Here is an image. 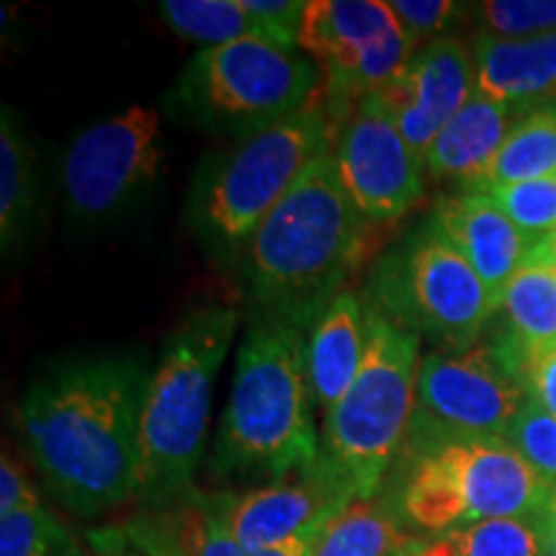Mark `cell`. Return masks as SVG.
Wrapping results in <instances>:
<instances>
[{"instance_id": "5b68a950", "label": "cell", "mask_w": 556, "mask_h": 556, "mask_svg": "<svg viewBox=\"0 0 556 556\" xmlns=\"http://www.w3.org/2000/svg\"><path fill=\"white\" fill-rule=\"evenodd\" d=\"M420 338L366 307V356L348 392L325 413L315 469L351 500L377 497L407 446L420 371Z\"/></svg>"}, {"instance_id": "8992f818", "label": "cell", "mask_w": 556, "mask_h": 556, "mask_svg": "<svg viewBox=\"0 0 556 556\" xmlns=\"http://www.w3.org/2000/svg\"><path fill=\"white\" fill-rule=\"evenodd\" d=\"M400 510L438 533L495 518H536L552 486L505 438H438L413 446Z\"/></svg>"}, {"instance_id": "e575fe53", "label": "cell", "mask_w": 556, "mask_h": 556, "mask_svg": "<svg viewBox=\"0 0 556 556\" xmlns=\"http://www.w3.org/2000/svg\"><path fill=\"white\" fill-rule=\"evenodd\" d=\"M34 505L41 503L31 479L24 475V469L16 462H11L9 454H3V462H0V516L26 510Z\"/></svg>"}, {"instance_id": "1f68e13d", "label": "cell", "mask_w": 556, "mask_h": 556, "mask_svg": "<svg viewBox=\"0 0 556 556\" xmlns=\"http://www.w3.org/2000/svg\"><path fill=\"white\" fill-rule=\"evenodd\" d=\"M503 438L536 471L541 482L556 486V415L528 397Z\"/></svg>"}, {"instance_id": "8d00e7d4", "label": "cell", "mask_w": 556, "mask_h": 556, "mask_svg": "<svg viewBox=\"0 0 556 556\" xmlns=\"http://www.w3.org/2000/svg\"><path fill=\"white\" fill-rule=\"evenodd\" d=\"M392 556H415V541H409L407 546H402L400 552H394Z\"/></svg>"}, {"instance_id": "f546056e", "label": "cell", "mask_w": 556, "mask_h": 556, "mask_svg": "<svg viewBox=\"0 0 556 556\" xmlns=\"http://www.w3.org/2000/svg\"><path fill=\"white\" fill-rule=\"evenodd\" d=\"M475 193H486L533 242L556 235V176Z\"/></svg>"}, {"instance_id": "52a82bcc", "label": "cell", "mask_w": 556, "mask_h": 556, "mask_svg": "<svg viewBox=\"0 0 556 556\" xmlns=\"http://www.w3.org/2000/svg\"><path fill=\"white\" fill-rule=\"evenodd\" d=\"M336 137V114L317 96L289 119L238 139L199 178L193 204L201 232L217 248H245L312 160L328 155Z\"/></svg>"}, {"instance_id": "4316f807", "label": "cell", "mask_w": 556, "mask_h": 556, "mask_svg": "<svg viewBox=\"0 0 556 556\" xmlns=\"http://www.w3.org/2000/svg\"><path fill=\"white\" fill-rule=\"evenodd\" d=\"M157 11L178 37L206 47L232 45L250 37L274 41L242 0H163Z\"/></svg>"}, {"instance_id": "f1b7e54d", "label": "cell", "mask_w": 556, "mask_h": 556, "mask_svg": "<svg viewBox=\"0 0 556 556\" xmlns=\"http://www.w3.org/2000/svg\"><path fill=\"white\" fill-rule=\"evenodd\" d=\"M86 548L88 556H189L163 513L93 528L86 533Z\"/></svg>"}, {"instance_id": "4fadbf2b", "label": "cell", "mask_w": 556, "mask_h": 556, "mask_svg": "<svg viewBox=\"0 0 556 556\" xmlns=\"http://www.w3.org/2000/svg\"><path fill=\"white\" fill-rule=\"evenodd\" d=\"M475 90V54L458 37H441L417 50L397 78L374 96L409 148L426 157L441 129L464 109Z\"/></svg>"}, {"instance_id": "484cf974", "label": "cell", "mask_w": 556, "mask_h": 556, "mask_svg": "<svg viewBox=\"0 0 556 556\" xmlns=\"http://www.w3.org/2000/svg\"><path fill=\"white\" fill-rule=\"evenodd\" d=\"M415 556H544V548L533 518H495L415 541Z\"/></svg>"}, {"instance_id": "d6a6232c", "label": "cell", "mask_w": 556, "mask_h": 556, "mask_svg": "<svg viewBox=\"0 0 556 556\" xmlns=\"http://www.w3.org/2000/svg\"><path fill=\"white\" fill-rule=\"evenodd\" d=\"M507 340H510L528 397L539 402L546 413L556 415V343L526 345L513 336H507Z\"/></svg>"}, {"instance_id": "7402d4cb", "label": "cell", "mask_w": 556, "mask_h": 556, "mask_svg": "<svg viewBox=\"0 0 556 556\" xmlns=\"http://www.w3.org/2000/svg\"><path fill=\"white\" fill-rule=\"evenodd\" d=\"M163 516L189 556H312L319 533L325 531L323 528L274 548H248L229 533L222 520L217 495H201L197 490L180 497Z\"/></svg>"}, {"instance_id": "ffe728a7", "label": "cell", "mask_w": 556, "mask_h": 556, "mask_svg": "<svg viewBox=\"0 0 556 556\" xmlns=\"http://www.w3.org/2000/svg\"><path fill=\"white\" fill-rule=\"evenodd\" d=\"M39 204V170L31 142L16 116L3 106L0 116V248L16 255L31 238Z\"/></svg>"}, {"instance_id": "277c9868", "label": "cell", "mask_w": 556, "mask_h": 556, "mask_svg": "<svg viewBox=\"0 0 556 556\" xmlns=\"http://www.w3.org/2000/svg\"><path fill=\"white\" fill-rule=\"evenodd\" d=\"M238 323L235 307L206 304L180 317L165 338L139 417V505L173 507L193 490V475L204 456L214 379Z\"/></svg>"}, {"instance_id": "2e32d148", "label": "cell", "mask_w": 556, "mask_h": 556, "mask_svg": "<svg viewBox=\"0 0 556 556\" xmlns=\"http://www.w3.org/2000/svg\"><path fill=\"white\" fill-rule=\"evenodd\" d=\"M477 90L503 106L539 111L556 99V31L531 39H475Z\"/></svg>"}, {"instance_id": "7a4b0ae2", "label": "cell", "mask_w": 556, "mask_h": 556, "mask_svg": "<svg viewBox=\"0 0 556 556\" xmlns=\"http://www.w3.org/2000/svg\"><path fill=\"white\" fill-rule=\"evenodd\" d=\"M330 152L312 160L245 242L248 289L261 317L304 330L343 294L340 283L368 227L340 184Z\"/></svg>"}, {"instance_id": "30bf717a", "label": "cell", "mask_w": 556, "mask_h": 556, "mask_svg": "<svg viewBox=\"0 0 556 556\" xmlns=\"http://www.w3.org/2000/svg\"><path fill=\"white\" fill-rule=\"evenodd\" d=\"M526 400L507 338L428 353L417 371L407 448L438 438H503Z\"/></svg>"}, {"instance_id": "d6986e66", "label": "cell", "mask_w": 556, "mask_h": 556, "mask_svg": "<svg viewBox=\"0 0 556 556\" xmlns=\"http://www.w3.org/2000/svg\"><path fill=\"white\" fill-rule=\"evenodd\" d=\"M397 26L384 0H309L296 47L315 58L319 67H328L351 60Z\"/></svg>"}, {"instance_id": "3957f363", "label": "cell", "mask_w": 556, "mask_h": 556, "mask_svg": "<svg viewBox=\"0 0 556 556\" xmlns=\"http://www.w3.org/2000/svg\"><path fill=\"white\" fill-rule=\"evenodd\" d=\"M315 409L304 328L255 319L238 351L214 467L278 482L312 469L319 456Z\"/></svg>"}, {"instance_id": "cb8c5ba5", "label": "cell", "mask_w": 556, "mask_h": 556, "mask_svg": "<svg viewBox=\"0 0 556 556\" xmlns=\"http://www.w3.org/2000/svg\"><path fill=\"white\" fill-rule=\"evenodd\" d=\"M417 52L415 41L405 31L392 29L384 37L366 45L364 50L353 54L351 60L338 62V65L319 67L323 73L325 99H332L336 109L345 103H356L358 99L374 96L387 83H392L405 70Z\"/></svg>"}, {"instance_id": "9c48e42d", "label": "cell", "mask_w": 556, "mask_h": 556, "mask_svg": "<svg viewBox=\"0 0 556 556\" xmlns=\"http://www.w3.org/2000/svg\"><path fill=\"white\" fill-rule=\"evenodd\" d=\"M374 283L371 307L443 351L475 345L497 312L477 270L430 222L381 261Z\"/></svg>"}, {"instance_id": "4dcf8cb0", "label": "cell", "mask_w": 556, "mask_h": 556, "mask_svg": "<svg viewBox=\"0 0 556 556\" xmlns=\"http://www.w3.org/2000/svg\"><path fill=\"white\" fill-rule=\"evenodd\" d=\"M471 16L490 37L531 39L556 31V0H486Z\"/></svg>"}, {"instance_id": "ac0fdd59", "label": "cell", "mask_w": 556, "mask_h": 556, "mask_svg": "<svg viewBox=\"0 0 556 556\" xmlns=\"http://www.w3.org/2000/svg\"><path fill=\"white\" fill-rule=\"evenodd\" d=\"M513 109L479 93L464 103V109L451 119L435 142L426 152V170L435 180H458L471 191L482 173L495 160L500 144L510 131Z\"/></svg>"}, {"instance_id": "9a60e30c", "label": "cell", "mask_w": 556, "mask_h": 556, "mask_svg": "<svg viewBox=\"0 0 556 556\" xmlns=\"http://www.w3.org/2000/svg\"><path fill=\"white\" fill-rule=\"evenodd\" d=\"M430 225L469 261L500 309L507 281L523 266L533 240L486 193L441 199Z\"/></svg>"}, {"instance_id": "7c38bea8", "label": "cell", "mask_w": 556, "mask_h": 556, "mask_svg": "<svg viewBox=\"0 0 556 556\" xmlns=\"http://www.w3.org/2000/svg\"><path fill=\"white\" fill-rule=\"evenodd\" d=\"M330 155L340 184L368 225L402 219L426 191V160L409 148L377 96L353 103Z\"/></svg>"}, {"instance_id": "d4e9b609", "label": "cell", "mask_w": 556, "mask_h": 556, "mask_svg": "<svg viewBox=\"0 0 556 556\" xmlns=\"http://www.w3.org/2000/svg\"><path fill=\"white\" fill-rule=\"evenodd\" d=\"M397 513L381 500H353L325 526L312 556H392L407 546Z\"/></svg>"}, {"instance_id": "83f0119b", "label": "cell", "mask_w": 556, "mask_h": 556, "mask_svg": "<svg viewBox=\"0 0 556 556\" xmlns=\"http://www.w3.org/2000/svg\"><path fill=\"white\" fill-rule=\"evenodd\" d=\"M0 556H88L45 505L0 516Z\"/></svg>"}, {"instance_id": "603a6c76", "label": "cell", "mask_w": 556, "mask_h": 556, "mask_svg": "<svg viewBox=\"0 0 556 556\" xmlns=\"http://www.w3.org/2000/svg\"><path fill=\"white\" fill-rule=\"evenodd\" d=\"M556 176V103L523 116L507 131L495 160L467 193Z\"/></svg>"}, {"instance_id": "d590c367", "label": "cell", "mask_w": 556, "mask_h": 556, "mask_svg": "<svg viewBox=\"0 0 556 556\" xmlns=\"http://www.w3.org/2000/svg\"><path fill=\"white\" fill-rule=\"evenodd\" d=\"M536 528L541 536V548H544V556H556V486L548 492V500L541 507L536 518Z\"/></svg>"}, {"instance_id": "5bb4252c", "label": "cell", "mask_w": 556, "mask_h": 556, "mask_svg": "<svg viewBox=\"0 0 556 556\" xmlns=\"http://www.w3.org/2000/svg\"><path fill=\"white\" fill-rule=\"evenodd\" d=\"M219 513L235 539L248 548H274L323 531L353 503L315 467L291 482H274L242 495H217Z\"/></svg>"}, {"instance_id": "44dd1931", "label": "cell", "mask_w": 556, "mask_h": 556, "mask_svg": "<svg viewBox=\"0 0 556 556\" xmlns=\"http://www.w3.org/2000/svg\"><path fill=\"white\" fill-rule=\"evenodd\" d=\"M500 309H505L510 336L518 343H556V261L552 238L533 242L523 266L507 281Z\"/></svg>"}, {"instance_id": "ba28073f", "label": "cell", "mask_w": 556, "mask_h": 556, "mask_svg": "<svg viewBox=\"0 0 556 556\" xmlns=\"http://www.w3.org/2000/svg\"><path fill=\"white\" fill-rule=\"evenodd\" d=\"M319 67L291 47L250 37L204 47L186 65L176 93L199 124L242 139L307 109L319 96Z\"/></svg>"}, {"instance_id": "836d02e7", "label": "cell", "mask_w": 556, "mask_h": 556, "mask_svg": "<svg viewBox=\"0 0 556 556\" xmlns=\"http://www.w3.org/2000/svg\"><path fill=\"white\" fill-rule=\"evenodd\" d=\"M389 9L397 18L400 29L420 50L422 41H435L443 37V31L448 29V24L454 21L462 5L451 3V0H392Z\"/></svg>"}, {"instance_id": "e0dca14e", "label": "cell", "mask_w": 556, "mask_h": 556, "mask_svg": "<svg viewBox=\"0 0 556 556\" xmlns=\"http://www.w3.org/2000/svg\"><path fill=\"white\" fill-rule=\"evenodd\" d=\"M366 356V307L353 294H338L307 336V374L315 405L328 413L358 377Z\"/></svg>"}, {"instance_id": "8fae6325", "label": "cell", "mask_w": 556, "mask_h": 556, "mask_svg": "<svg viewBox=\"0 0 556 556\" xmlns=\"http://www.w3.org/2000/svg\"><path fill=\"white\" fill-rule=\"evenodd\" d=\"M165 160L160 111L129 106L88 124L62 157V191L70 214L103 222L122 214L155 184Z\"/></svg>"}, {"instance_id": "6da1fadb", "label": "cell", "mask_w": 556, "mask_h": 556, "mask_svg": "<svg viewBox=\"0 0 556 556\" xmlns=\"http://www.w3.org/2000/svg\"><path fill=\"white\" fill-rule=\"evenodd\" d=\"M148 381L131 356L75 358L34 379L21 400L26 454L52 495L83 518L135 497Z\"/></svg>"}, {"instance_id": "74e56055", "label": "cell", "mask_w": 556, "mask_h": 556, "mask_svg": "<svg viewBox=\"0 0 556 556\" xmlns=\"http://www.w3.org/2000/svg\"><path fill=\"white\" fill-rule=\"evenodd\" d=\"M552 250H554V261H556V235L552 238Z\"/></svg>"}]
</instances>
